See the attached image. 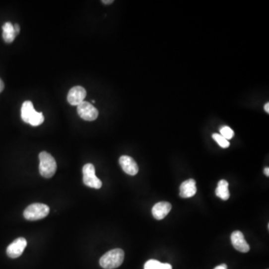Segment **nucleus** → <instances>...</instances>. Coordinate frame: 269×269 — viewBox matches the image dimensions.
Instances as JSON below:
<instances>
[{
    "label": "nucleus",
    "mask_w": 269,
    "mask_h": 269,
    "mask_svg": "<svg viewBox=\"0 0 269 269\" xmlns=\"http://www.w3.org/2000/svg\"><path fill=\"white\" fill-rule=\"evenodd\" d=\"M14 31H15L16 35H18V34L20 33V26H19L18 24H15L14 26Z\"/></svg>",
    "instance_id": "obj_18"
},
{
    "label": "nucleus",
    "mask_w": 269,
    "mask_h": 269,
    "mask_svg": "<svg viewBox=\"0 0 269 269\" xmlns=\"http://www.w3.org/2000/svg\"><path fill=\"white\" fill-rule=\"evenodd\" d=\"M40 174L45 178H51L56 174L57 169L56 160L51 154L43 151L39 154Z\"/></svg>",
    "instance_id": "obj_3"
},
{
    "label": "nucleus",
    "mask_w": 269,
    "mask_h": 269,
    "mask_svg": "<svg viewBox=\"0 0 269 269\" xmlns=\"http://www.w3.org/2000/svg\"><path fill=\"white\" fill-rule=\"evenodd\" d=\"M144 269H172L169 263H162L156 260H150L144 265Z\"/></svg>",
    "instance_id": "obj_15"
},
{
    "label": "nucleus",
    "mask_w": 269,
    "mask_h": 269,
    "mask_svg": "<svg viewBox=\"0 0 269 269\" xmlns=\"http://www.w3.org/2000/svg\"><path fill=\"white\" fill-rule=\"evenodd\" d=\"M124 252L120 248L111 250L100 258V265L103 269H115L122 265Z\"/></svg>",
    "instance_id": "obj_2"
},
{
    "label": "nucleus",
    "mask_w": 269,
    "mask_h": 269,
    "mask_svg": "<svg viewBox=\"0 0 269 269\" xmlns=\"http://www.w3.org/2000/svg\"><path fill=\"white\" fill-rule=\"evenodd\" d=\"M212 138L218 143V145L221 146L222 148H227V147H230V142H229L228 140L224 138L221 134L215 133V134H212Z\"/></svg>",
    "instance_id": "obj_16"
},
{
    "label": "nucleus",
    "mask_w": 269,
    "mask_h": 269,
    "mask_svg": "<svg viewBox=\"0 0 269 269\" xmlns=\"http://www.w3.org/2000/svg\"><path fill=\"white\" fill-rule=\"evenodd\" d=\"M78 115L87 121H95L99 115L98 110L88 102L84 101L77 106Z\"/></svg>",
    "instance_id": "obj_6"
},
{
    "label": "nucleus",
    "mask_w": 269,
    "mask_h": 269,
    "mask_svg": "<svg viewBox=\"0 0 269 269\" xmlns=\"http://www.w3.org/2000/svg\"><path fill=\"white\" fill-rule=\"evenodd\" d=\"M102 2L105 4V5H109V4L113 3L114 1L113 0H103V1H102Z\"/></svg>",
    "instance_id": "obj_21"
},
{
    "label": "nucleus",
    "mask_w": 269,
    "mask_h": 269,
    "mask_svg": "<svg viewBox=\"0 0 269 269\" xmlns=\"http://www.w3.org/2000/svg\"><path fill=\"white\" fill-rule=\"evenodd\" d=\"M5 88V85H4L3 81L0 79V93L2 92Z\"/></svg>",
    "instance_id": "obj_20"
},
{
    "label": "nucleus",
    "mask_w": 269,
    "mask_h": 269,
    "mask_svg": "<svg viewBox=\"0 0 269 269\" xmlns=\"http://www.w3.org/2000/svg\"><path fill=\"white\" fill-rule=\"evenodd\" d=\"M196 182L193 179H189L182 183L180 188V195L181 198H192L196 194Z\"/></svg>",
    "instance_id": "obj_12"
},
{
    "label": "nucleus",
    "mask_w": 269,
    "mask_h": 269,
    "mask_svg": "<svg viewBox=\"0 0 269 269\" xmlns=\"http://www.w3.org/2000/svg\"><path fill=\"white\" fill-rule=\"evenodd\" d=\"M264 174L265 175L267 176V177H269V167H267V168H265L264 169Z\"/></svg>",
    "instance_id": "obj_23"
},
{
    "label": "nucleus",
    "mask_w": 269,
    "mask_h": 269,
    "mask_svg": "<svg viewBox=\"0 0 269 269\" xmlns=\"http://www.w3.org/2000/svg\"><path fill=\"white\" fill-rule=\"evenodd\" d=\"M82 173H83V183L85 186L96 189H99L102 187L103 183L101 180L96 176L95 168L94 165L88 163L84 165Z\"/></svg>",
    "instance_id": "obj_5"
},
{
    "label": "nucleus",
    "mask_w": 269,
    "mask_h": 269,
    "mask_svg": "<svg viewBox=\"0 0 269 269\" xmlns=\"http://www.w3.org/2000/svg\"><path fill=\"white\" fill-rule=\"evenodd\" d=\"M86 95V91L83 87H73L67 94V101L71 106H79L80 103L85 101Z\"/></svg>",
    "instance_id": "obj_8"
},
{
    "label": "nucleus",
    "mask_w": 269,
    "mask_h": 269,
    "mask_svg": "<svg viewBox=\"0 0 269 269\" xmlns=\"http://www.w3.org/2000/svg\"><path fill=\"white\" fill-rule=\"evenodd\" d=\"M171 210V203L166 201H162L154 205L152 209V214L156 220H162L168 215Z\"/></svg>",
    "instance_id": "obj_11"
},
{
    "label": "nucleus",
    "mask_w": 269,
    "mask_h": 269,
    "mask_svg": "<svg viewBox=\"0 0 269 269\" xmlns=\"http://www.w3.org/2000/svg\"><path fill=\"white\" fill-rule=\"evenodd\" d=\"M26 246L27 241L26 239L23 237L18 238L7 248V254L11 258H17L22 255Z\"/></svg>",
    "instance_id": "obj_7"
},
{
    "label": "nucleus",
    "mask_w": 269,
    "mask_h": 269,
    "mask_svg": "<svg viewBox=\"0 0 269 269\" xmlns=\"http://www.w3.org/2000/svg\"><path fill=\"white\" fill-rule=\"evenodd\" d=\"M229 183L227 180H221L218 182V187L215 190L216 196L222 199L223 201H227L230 198V192H229Z\"/></svg>",
    "instance_id": "obj_14"
},
{
    "label": "nucleus",
    "mask_w": 269,
    "mask_h": 269,
    "mask_svg": "<svg viewBox=\"0 0 269 269\" xmlns=\"http://www.w3.org/2000/svg\"><path fill=\"white\" fill-rule=\"evenodd\" d=\"M220 133H221L220 134L222 135L227 140L231 139L234 136V131L230 127H227V126L221 127V130H220Z\"/></svg>",
    "instance_id": "obj_17"
},
{
    "label": "nucleus",
    "mask_w": 269,
    "mask_h": 269,
    "mask_svg": "<svg viewBox=\"0 0 269 269\" xmlns=\"http://www.w3.org/2000/svg\"><path fill=\"white\" fill-rule=\"evenodd\" d=\"M21 118L25 123L32 127H38L44 123V117L42 112H38L34 108L33 103L27 100L22 105Z\"/></svg>",
    "instance_id": "obj_1"
},
{
    "label": "nucleus",
    "mask_w": 269,
    "mask_h": 269,
    "mask_svg": "<svg viewBox=\"0 0 269 269\" xmlns=\"http://www.w3.org/2000/svg\"><path fill=\"white\" fill-rule=\"evenodd\" d=\"M50 213V207L44 203H32L23 212V216L29 221H38L45 218Z\"/></svg>",
    "instance_id": "obj_4"
},
{
    "label": "nucleus",
    "mask_w": 269,
    "mask_h": 269,
    "mask_svg": "<svg viewBox=\"0 0 269 269\" xmlns=\"http://www.w3.org/2000/svg\"><path fill=\"white\" fill-rule=\"evenodd\" d=\"M264 109L265 111H266V112H267L268 114L269 113V103H267L266 105H265L264 106Z\"/></svg>",
    "instance_id": "obj_22"
},
{
    "label": "nucleus",
    "mask_w": 269,
    "mask_h": 269,
    "mask_svg": "<svg viewBox=\"0 0 269 269\" xmlns=\"http://www.w3.org/2000/svg\"><path fill=\"white\" fill-rule=\"evenodd\" d=\"M214 269H227V266L226 264H221L216 266Z\"/></svg>",
    "instance_id": "obj_19"
},
{
    "label": "nucleus",
    "mask_w": 269,
    "mask_h": 269,
    "mask_svg": "<svg viewBox=\"0 0 269 269\" xmlns=\"http://www.w3.org/2000/svg\"><path fill=\"white\" fill-rule=\"evenodd\" d=\"M119 163L124 172L130 176L136 175L138 172V166L133 158L129 156H122L119 159Z\"/></svg>",
    "instance_id": "obj_10"
},
{
    "label": "nucleus",
    "mask_w": 269,
    "mask_h": 269,
    "mask_svg": "<svg viewBox=\"0 0 269 269\" xmlns=\"http://www.w3.org/2000/svg\"><path fill=\"white\" fill-rule=\"evenodd\" d=\"M231 242L235 249L242 253H247L250 251V246L245 239L243 233L239 230L233 232L231 235Z\"/></svg>",
    "instance_id": "obj_9"
},
{
    "label": "nucleus",
    "mask_w": 269,
    "mask_h": 269,
    "mask_svg": "<svg viewBox=\"0 0 269 269\" xmlns=\"http://www.w3.org/2000/svg\"><path fill=\"white\" fill-rule=\"evenodd\" d=\"M16 36L17 35H16L12 23L6 22L2 26V38H3L4 41L8 44H11L14 41Z\"/></svg>",
    "instance_id": "obj_13"
}]
</instances>
